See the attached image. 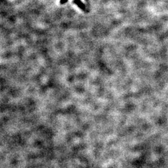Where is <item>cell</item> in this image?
Masks as SVG:
<instances>
[{"instance_id":"obj_3","label":"cell","mask_w":168,"mask_h":168,"mask_svg":"<svg viewBox=\"0 0 168 168\" xmlns=\"http://www.w3.org/2000/svg\"><path fill=\"white\" fill-rule=\"evenodd\" d=\"M85 1H86L88 3V0H85Z\"/></svg>"},{"instance_id":"obj_1","label":"cell","mask_w":168,"mask_h":168,"mask_svg":"<svg viewBox=\"0 0 168 168\" xmlns=\"http://www.w3.org/2000/svg\"><path fill=\"white\" fill-rule=\"evenodd\" d=\"M74 3L76 5L78 8H80L82 11L85 12H88L87 9H86V6L81 1V0H74Z\"/></svg>"},{"instance_id":"obj_2","label":"cell","mask_w":168,"mask_h":168,"mask_svg":"<svg viewBox=\"0 0 168 168\" xmlns=\"http://www.w3.org/2000/svg\"><path fill=\"white\" fill-rule=\"evenodd\" d=\"M67 1H68V0H60V3L61 5H64L66 3H67Z\"/></svg>"}]
</instances>
